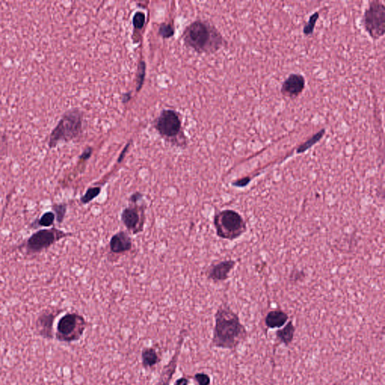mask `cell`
<instances>
[{"instance_id": "obj_1", "label": "cell", "mask_w": 385, "mask_h": 385, "mask_svg": "<svg viewBox=\"0 0 385 385\" xmlns=\"http://www.w3.org/2000/svg\"><path fill=\"white\" fill-rule=\"evenodd\" d=\"M248 338V332L239 317L226 305H221L214 315L211 346L217 349L235 350Z\"/></svg>"}, {"instance_id": "obj_2", "label": "cell", "mask_w": 385, "mask_h": 385, "mask_svg": "<svg viewBox=\"0 0 385 385\" xmlns=\"http://www.w3.org/2000/svg\"><path fill=\"white\" fill-rule=\"evenodd\" d=\"M184 40L198 52H214L223 44V37L217 29L202 21L191 23L184 32Z\"/></svg>"}, {"instance_id": "obj_3", "label": "cell", "mask_w": 385, "mask_h": 385, "mask_svg": "<svg viewBox=\"0 0 385 385\" xmlns=\"http://www.w3.org/2000/svg\"><path fill=\"white\" fill-rule=\"evenodd\" d=\"M82 129V115L77 109L69 111L62 117L49 136L48 146L54 149L60 142H69L78 137Z\"/></svg>"}, {"instance_id": "obj_4", "label": "cell", "mask_w": 385, "mask_h": 385, "mask_svg": "<svg viewBox=\"0 0 385 385\" xmlns=\"http://www.w3.org/2000/svg\"><path fill=\"white\" fill-rule=\"evenodd\" d=\"M214 226L217 236L226 240H234L245 233L246 223L241 214L234 210L226 209L214 215Z\"/></svg>"}, {"instance_id": "obj_5", "label": "cell", "mask_w": 385, "mask_h": 385, "mask_svg": "<svg viewBox=\"0 0 385 385\" xmlns=\"http://www.w3.org/2000/svg\"><path fill=\"white\" fill-rule=\"evenodd\" d=\"M87 327V322L82 315L67 313L57 323L56 338L62 343H73L82 337Z\"/></svg>"}, {"instance_id": "obj_6", "label": "cell", "mask_w": 385, "mask_h": 385, "mask_svg": "<svg viewBox=\"0 0 385 385\" xmlns=\"http://www.w3.org/2000/svg\"><path fill=\"white\" fill-rule=\"evenodd\" d=\"M364 25L373 39H379L385 32V6L379 1L371 2L364 13Z\"/></svg>"}, {"instance_id": "obj_7", "label": "cell", "mask_w": 385, "mask_h": 385, "mask_svg": "<svg viewBox=\"0 0 385 385\" xmlns=\"http://www.w3.org/2000/svg\"><path fill=\"white\" fill-rule=\"evenodd\" d=\"M63 231L57 229H41L29 237L26 245V249L29 254H36L54 245L56 242L70 235Z\"/></svg>"}, {"instance_id": "obj_8", "label": "cell", "mask_w": 385, "mask_h": 385, "mask_svg": "<svg viewBox=\"0 0 385 385\" xmlns=\"http://www.w3.org/2000/svg\"><path fill=\"white\" fill-rule=\"evenodd\" d=\"M146 208L138 204H131L121 212L122 223L129 232L133 235L142 232L146 223Z\"/></svg>"}, {"instance_id": "obj_9", "label": "cell", "mask_w": 385, "mask_h": 385, "mask_svg": "<svg viewBox=\"0 0 385 385\" xmlns=\"http://www.w3.org/2000/svg\"><path fill=\"white\" fill-rule=\"evenodd\" d=\"M182 123L179 115L173 110H165L161 114L156 128L162 136L167 138L176 137L181 130Z\"/></svg>"}, {"instance_id": "obj_10", "label": "cell", "mask_w": 385, "mask_h": 385, "mask_svg": "<svg viewBox=\"0 0 385 385\" xmlns=\"http://www.w3.org/2000/svg\"><path fill=\"white\" fill-rule=\"evenodd\" d=\"M306 87V79L300 74L293 73L284 81L281 86V93L290 99L297 98Z\"/></svg>"}, {"instance_id": "obj_11", "label": "cell", "mask_w": 385, "mask_h": 385, "mask_svg": "<svg viewBox=\"0 0 385 385\" xmlns=\"http://www.w3.org/2000/svg\"><path fill=\"white\" fill-rule=\"evenodd\" d=\"M235 262L226 260L211 265L207 270V277L214 282L226 281L229 278L231 271L235 267Z\"/></svg>"}, {"instance_id": "obj_12", "label": "cell", "mask_w": 385, "mask_h": 385, "mask_svg": "<svg viewBox=\"0 0 385 385\" xmlns=\"http://www.w3.org/2000/svg\"><path fill=\"white\" fill-rule=\"evenodd\" d=\"M110 251L113 254H120L131 251L133 242L129 234L124 231H120L112 235L109 242Z\"/></svg>"}, {"instance_id": "obj_13", "label": "cell", "mask_w": 385, "mask_h": 385, "mask_svg": "<svg viewBox=\"0 0 385 385\" xmlns=\"http://www.w3.org/2000/svg\"><path fill=\"white\" fill-rule=\"evenodd\" d=\"M56 315L52 312H43L36 321V330L38 335L43 338L51 340L53 338V327L55 321Z\"/></svg>"}, {"instance_id": "obj_14", "label": "cell", "mask_w": 385, "mask_h": 385, "mask_svg": "<svg viewBox=\"0 0 385 385\" xmlns=\"http://www.w3.org/2000/svg\"><path fill=\"white\" fill-rule=\"evenodd\" d=\"M184 340H185V335H182V336H180L179 345H178L177 349H176V353H175L173 359L169 363L168 365L164 367L159 381L155 385H170V382H171L172 379H173V376H174L175 373H176L178 360H179V355H180L181 350H182V346L183 345Z\"/></svg>"}, {"instance_id": "obj_15", "label": "cell", "mask_w": 385, "mask_h": 385, "mask_svg": "<svg viewBox=\"0 0 385 385\" xmlns=\"http://www.w3.org/2000/svg\"><path fill=\"white\" fill-rule=\"evenodd\" d=\"M288 315L281 310H273L269 312L265 318L266 327L271 329L280 328L288 321Z\"/></svg>"}, {"instance_id": "obj_16", "label": "cell", "mask_w": 385, "mask_h": 385, "mask_svg": "<svg viewBox=\"0 0 385 385\" xmlns=\"http://www.w3.org/2000/svg\"><path fill=\"white\" fill-rule=\"evenodd\" d=\"M160 357L153 347L145 348L142 352V365L144 368H153L160 363Z\"/></svg>"}, {"instance_id": "obj_17", "label": "cell", "mask_w": 385, "mask_h": 385, "mask_svg": "<svg viewBox=\"0 0 385 385\" xmlns=\"http://www.w3.org/2000/svg\"><path fill=\"white\" fill-rule=\"evenodd\" d=\"M295 330V326L292 321H289L282 329L277 331V339L285 346H289L294 340Z\"/></svg>"}, {"instance_id": "obj_18", "label": "cell", "mask_w": 385, "mask_h": 385, "mask_svg": "<svg viewBox=\"0 0 385 385\" xmlns=\"http://www.w3.org/2000/svg\"><path fill=\"white\" fill-rule=\"evenodd\" d=\"M102 188L100 187H91L89 188L86 191L85 193L81 196V203L86 204L90 203L93 199L97 197L101 192Z\"/></svg>"}, {"instance_id": "obj_19", "label": "cell", "mask_w": 385, "mask_h": 385, "mask_svg": "<svg viewBox=\"0 0 385 385\" xmlns=\"http://www.w3.org/2000/svg\"><path fill=\"white\" fill-rule=\"evenodd\" d=\"M325 134V130L323 129L321 131L318 132V133L312 136L310 139L303 144L301 146H300L298 149H297V153H303L306 152L307 149H310L312 146H313L315 144H316L318 141L321 140V138Z\"/></svg>"}, {"instance_id": "obj_20", "label": "cell", "mask_w": 385, "mask_h": 385, "mask_svg": "<svg viewBox=\"0 0 385 385\" xmlns=\"http://www.w3.org/2000/svg\"><path fill=\"white\" fill-rule=\"evenodd\" d=\"M54 220H55V214L50 211V212H45L41 215V217L38 219V223L40 226L47 227L54 224Z\"/></svg>"}, {"instance_id": "obj_21", "label": "cell", "mask_w": 385, "mask_h": 385, "mask_svg": "<svg viewBox=\"0 0 385 385\" xmlns=\"http://www.w3.org/2000/svg\"><path fill=\"white\" fill-rule=\"evenodd\" d=\"M318 17H319V13L318 12L314 13L311 15L307 24L305 26L304 29H303V32H304L305 35H311V34L313 33L314 29H315Z\"/></svg>"}, {"instance_id": "obj_22", "label": "cell", "mask_w": 385, "mask_h": 385, "mask_svg": "<svg viewBox=\"0 0 385 385\" xmlns=\"http://www.w3.org/2000/svg\"><path fill=\"white\" fill-rule=\"evenodd\" d=\"M66 210H67V205L65 203L57 204L54 205V211L55 212V217L57 218V221L59 223H61L64 220L65 215H66Z\"/></svg>"}, {"instance_id": "obj_23", "label": "cell", "mask_w": 385, "mask_h": 385, "mask_svg": "<svg viewBox=\"0 0 385 385\" xmlns=\"http://www.w3.org/2000/svg\"><path fill=\"white\" fill-rule=\"evenodd\" d=\"M194 379L199 385H210L211 384V378L206 373H196L194 376Z\"/></svg>"}, {"instance_id": "obj_24", "label": "cell", "mask_w": 385, "mask_h": 385, "mask_svg": "<svg viewBox=\"0 0 385 385\" xmlns=\"http://www.w3.org/2000/svg\"><path fill=\"white\" fill-rule=\"evenodd\" d=\"M145 21H146V16L144 13L139 11L135 14L133 23L137 29H141V28L143 27Z\"/></svg>"}, {"instance_id": "obj_25", "label": "cell", "mask_w": 385, "mask_h": 385, "mask_svg": "<svg viewBox=\"0 0 385 385\" xmlns=\"http://www.w3.org/2000/svg\"><path fill=\"white\" fill-rule=\"evenodd\" d=\"M143 197L144 195L142 194V192L136 191V192H133V194H131L129 200L132 204H137L139 201L143 199Z\"/></svg>"}, {"instance_id": "obj_26", "label": "cell", "mask_w": 385, "mask_h": 385, "mask_svg": "<svg viewBox=\"0 0 385 385\" xmlns=\"http://www.w3.org/2000/svg\"><path fill=\"white\" fill-rule=\"evenodd\" d=\"M161 34L164 36L169 37L171 36L173 34V28L170 25H163L161 27Z\"/></svg>"}, {"instance_id": "obj_27", "label": "cell", "mask_w": 385, "mask_h": 385, "mask_svg": "<svg viewBox=\"0 0 385 385\" xmlns=\"http://www.w3.org/2000/svg\"><path fill=\"white\" fill-rule=\"evenodd\" d=\"M250 182V179H248V178H245V179H241V180L237 181V182H234L233 184H232V185H234V186L235 187H244L245 186V185H248V182Z\"/></svg>"}, {"instance_id": "obj_28", "label": "cell", "mask_w": 385, "mask_h": 385, "mask_svg": "<svg viewBox=\"0 0 385 385\" xmlns=\"http://www.w3.org/2000/svg\"><path fill=\"white\" fill-rule=\"evenodd\" d=\"M189 379L185 377L179 378V379L175 382L174 385H189Z\"/></svg>"}]
</instances>
